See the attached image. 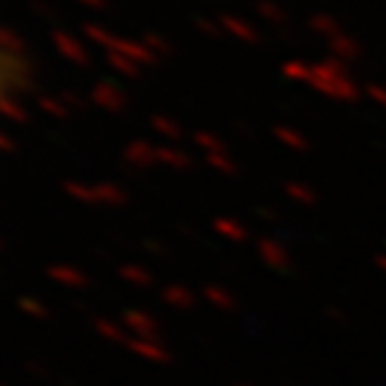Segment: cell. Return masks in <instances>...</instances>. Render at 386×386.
<instances>
[{
	"label": "cell",
	"mask_w": 386,
	"mask_h": 386,
	"mask_svg": "<svg viewBox=\"0 0 386 386\" xmlns=\"http://www.w3.org/2000/svg\"><path fill=\"white\" fill-rule=\"evenodd\" d=\"M16 84V60L0 48V102L8 97V91L14 89Z\"/></svg>",
	"instance_id": "1"
}]
</instances>
